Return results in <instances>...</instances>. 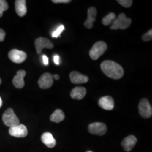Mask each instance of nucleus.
I'll return each instance as SVG.
<instances>
[{"label":"nucleus","mask_w":152,"mask_h":152,"mask_svg":"<svg viewBox=\"0 0 152 152\" xmlns=\"http://www.w3.org/2000/svg\"><path fill=\"white\" fill-rule=\"evenodd\" d=\"M139 112L141 117L144 118L152 117V107L147 99H142L140 100L139 104Z\"/></svg>","instance_id":"nucleus-5"},{"label":"nucleus","mask_w":152,"mask_h":152,"mask_svg":"<svg viewBox=\"0 0 152 152\" xmlns=\"http://www.w3.org/2000/svg\"><path fill=\"white\" fill-rule=\"evenodd\" d=\"M69 77L72 83L74 84H82L88 81V77L84 75H82L78 72L73 71L70 73Z\"/></svg>","instance_id":"nucleus-12"},{"label":"nucleus","mask_w":152,"mask_h":152,"mask_svg":"<svg viewBox=\"0 0 152 152\" xmlns=\"http://www.w3.org/2000/svg\"><path fill=\"white\" fill-rule=\"evenodd\" d=\"M41 140L47 147L53 148L56 145V141L50 132H45L41 136Z\"/></svg>","instance_id":"nucleus-18"},{"label":"nucleus","mask_w":152,"mask_h":152,"mask_svg":"<svg viewBox=\"0 0 152 152\" xmlns=\"http://www.w3.org/2000/svg\"><path fill=\"white\" fill-rule=\"evenodd\" d=\"M116 19V15L114 12H110L107 15L104 17L102 23L104 26H109L112 24Z\"/></svg>","instance_id":"nucleus-20"},{"label":"nucleus","mask_w":152,"mask_h":152,"mask_svg":"<svg viewBox=\"0 0 152 152\" xmlns=\"http://www.w3.org/2000/svg\"><path fill=\"white\" fill-rule=\"evenodd\" d=\"M9 8V5L5 0H0V18L3 15V12Z\"/></svg>","instance_id":"nucleus-21"},{"label":"nucleus","mask_w":152,"mask_h":152,"mask_svg":"<svg viewBox=\"0 0 152 152\" xmlns=\"http://www.w3.org/2000/svg\"><path fill=\"white\" fill-rule=\"evenodd\" d=\"M91 152V151H88V152Z\"/></svg>","instance_id":"nucleus-32"},{"label":"nucleus","mask_w":152,"mask_h":152,"mask_svg":"<svg viewBox=\"0 0 152 152\" xmlns=\"http://www.w3.org/2000/svg\"><path fill=\"white\" fill-rule=\"evenodd\" d=\"M54 82L53 75L50 73H45L40 77L38 83L42 89H48L52 86Z\"/></svg>","instance_id":"nucleus-9"},{"label":"nucleus","mask_w":152,"mask_h":152,"mask_svg":"<svg viewBox=\"0 0 152 152\" xmlns=\"http://www.w3.org/2000/svg\"><path fill=\"white\" fill-rule=\"evenodd\" d=\"M35 48L37 53L40 54L43 49H53L54 48V44L48 38L45 37H38L34 42Z\"/></svg>","instance_id":"nucleus-6"},{"label":"nucleus","mask_w":152,"mask_h":152,"mask_svg":"<svg viewBox=\"0 0 152 152\" xmlns=\"http://www.w3.org/2000/svg\"><path fill=\"white\" fill-rule=\"evenodd\" d=\"M104 73L114 80L121 79L124 75V70L121 65L112 60H105L100 65Z\"/></svg>","instance_id":"nucleus-1"},{"label":"nucleus","mask_w":152,"mask_h":152,"mask_svg":"<svg viewBox=\"0 0 152 152\" xmlns=\"http://www.w3.org/2000/svg\"><path fill=\"white\" fill-rule=\"evenodd\" d=\"M15 10L17 14L19 16H25L27 12L26 0H16L15 2Z\"/></svg>","instance_id":"nucleus-16"},{"label":"nucleus","mask_w":152,"mask_h":152,"mask_svg":"<svg viewBox=\"0 0 152 152\" xmlns=\"http://www.w3.org/2000/svg\"><path fill=\"white\" fill-rule=\"evenodd\" d=\"M108 49V46L104 41H98L92 46L90 51V56L92 60L98 59L105 53Z\"/></svg>","instance_id":"nucleus-3"},{"label":"nucleus","mask_w":152,"mask_h":152,"mask_svg":"<svg viewBox=\"0 0 152 152\" xmlns=\"http://www.w3.org/2000/svg\"><path fill=\"white\" fill-rule=\"evenodd\" d=\"M142 39L144 41H149L152 39V30H149L148 32L143 34L142 36Z\"/></svg>","instance_id":"nucleus-24"},{"label":"nucleus","mask_w":152,"mask_h":152,"mask_svg":"<svg viewBox=\"0 0 152 152\" xmlns=\"http://www.w3.org/2000/svg\"><path fill=\"white\" fill-rule=\"evenodd\" d=\"M26 75V72L24 70L18 71L16 76L12 80L13 85L17 88H22L25 85L24 77Z\"/></svg>","instance_id":"nucleus-14"},{"label":"nucleus","mask_w":152,"mask_h":152,"mask_svg":"<svg viewBox=\"0 0 152 152\" xmlns=\"http://www.w3.org/2000/svg\"><path fill=\"white\" fill-rule=\"evenodd\" d=\"M52 2L55 4H68L71 2V0H53Z\"/></svg>","instance_id":"nucleus-25"},{"label":"nucleus","mask_w":152,"mask_h":152,"mask_svg":"<svg viewBox=\"0 0 152 152\" xmlns=\"http://www.w3.org/2000/svg\"><path fill=\"white\" fill-rule=\"evenodd\" d=\"M8 56L12 62L19 64L26 60L27 55L23 51H20L17 49H13L9 53Z\"/></svg>","instance_id":"nucleus-7"},{"label":"nucleus","mask_w":152,"mask_h":152,"mask_svg":"<svg viewBox=\"0 0 152 152\" xmlns=\"http://www.w3.org/2000/svg\"><path fill=\"white\" fill-rule=\"evenodd\" d=\"M88 131L94 135H104L107 131V127L105 124L102 122H95L91 124L88 127Z\"/></svg>","instance_id":"nucleus-8"},{"label":"nucleus","mask_w":152,"mask_h":152,"mask_svg":"<svg viewBox=\"0 0 152 152\" xmlns=\"http://www.w3.org/2000/svg\"><path fill=\"white\" fill-rule=\"evenodd\" d=\"M64 26L63 25H61L53 33L52 37L54 38H58L59 36H60V34L64 30Z\"/></svg>","instance_id":"nucleus-22"},{"label":"nucleus","mask_w":152,"mask_h":152,"mask_svg":"<svg viewBox=\"0 0 152 152\" xmlns=\"http://www.w3.org/2000/svg\"><path fill=\"white\" fill-rule=\"evenodd\" d=\"M53 78L55 80H58L60 78V77L58 75H53Z\"/></svg>","instance_id":"nucleus-29"},{"label":"nucleus","mask_w":152,"mask_h":152,"mask_svg":"<svg viewBox=\"0 0 152 152\" xmlns=\"http://www.w3.org/2000/svg\"><path fill=\"white\" fill-rule=\"evenodd\" d=\"M117 2H118L121 5L129 8L131 7L132 5V1L131 0H118L117 1Z\"/></svg>","instance_id":"nucleus-23"},{"label":"nucleus","mask_w":152,"mask_h":152,"mask_svg":"<svg viewBox=\"0 0 152 152\" xmlns=\"http://www.w3.org/2000/svg\"><path fill=\"white\" fill-rule=\"evenodd\" d=\"M99 105L102 108L105 110H111L114 108V100L110 96H103L99 99Z\"/></svg>","instance_id":"nucleus-13"},{"label":"nucleus","mask_w":152,"mask_h":152,"mask_svg":"<svg viewBox=\"0 0 152 152\" xmlns=\"http://www.w3.org/2000/svg\"><path fill=\"white\" fill-rule=\"evenodd\" d=\"M132 20L129 18H127L125 14L121 13L117 19L110 26V28L112 30H117L118 29H126L130 26Z\"/></svg>","instance_id":"nucleus-2"},{"label":"nucleus","mask_w":152,"mask_h":152,"mask_svg":"<svg viewBox=\"0 0 152 152\" xmlns=\"http://www.w3.org/2000/svg\"><path fill=\"white\" fill-rule=\"evenodd\" d=\"M42 59H43V62L44 64L45 65H48L49 64V59L48 58L46 55H43L42 56Z\"/></svg>","instance_id":"nucleus-28"},{"label":"nucleus","mask_w":152,"mask_h":152,"mask_svg":"<svg viewBox=\"0 0 152 152\" xmlns=\"http://www.w3.org/2000/svg\"><path fill=\"white\" fill-rule=\"evenodd\" d=\"M86 92V89L84 87H75L71 91V98L76 100H81L85 96Z\"/></svg>","instance_id":"nucleus-17"},{"label":"nucleus","mask_w":152,"mask_h":152,"mask_svg":"<svg viewBox=\"0 0 152 152\" xmlns=\"http://www.w3.org/2000/svg\"><path fill=\"white\" fill-rule=\"evenodd\" d=\"M97 15V10L95 7H90L87 10V18L84 23L85 27L91 29L94 26V23L95 22Z\"/></svg>","instance_id":"nucleus-11"},{"label":"nucleus","mask_w":152,"mask_h":152,"mask_svg":"<svg viewBox=\"0 0 152 152\" xmlns=\"http://www.w3.org/2000/svg\"><path fill=\"white\" fill-rule=\"evenodd\" d=\"M9 132L11 136L15 137H25L28 135V130L26 126L19 124L10 128Z\"/></svg>","instance_id":"nucleus-10"},{"label":"nucleus","mask_w":152,"mask_h":152,"mask_svg":"<svg viewBox=\"0 0 152 152\" xmlns=\"http://www.w3.org/2000/svg\"><path fill=\"white\" fill-rule=\"evenodd\" d=\"M59 60H60L59 56L58 55H55L54 57V61L56 65H58L60 64V61Z\"/></svg>","instance_id":"nucleus-27"},{"label":"nucleus","mask_w":152,"mask_h":152,"mask_svg":"<svg viewBox=\"0 0 152 152\" xmlns=\"http://www.w3.org/2000/svg\"><path fill=\"white\" fill-rule=\"evenodd\" d=\"M2 120L5 125L10 128L20 124V121L11 108L6 110L2 115Z\"/></svg>","instance_id":"nucleus-4"},{"label":"nucleus","mask_w":152,"mask_h":152,"mask_svg":"<svg viewBox=\"0 0 152 152\" xmlns=\"http://www.w3.org/2000/svg\"><path fill=\"white\" fill-rule=\"evenodd\" d=\"M65 118V114L64 112L59 109L55 110L54 113L50 116V120L55 123H59Z\"/></svg>","instance_id":"nucleus-19"},{"label":"nucleus","mask_w":152,"mask_h":152,"mask_svg":"<svg viewBox=\"0 0 152 152\" xmlns=\"http://www.w3.org/2000/svg\"><path fill=\"white\" fill-rule=\"evenodd\" d=\"M6 33L2 29L0 28V42H2L5 40Z\"/></svg>","instance_id":"nucleus-26"},{"label":"nucleus","mask_w":152,"mask_h":152,"mask_svg":"<svg viewBox=\"0 0 152 152\" xmlns=\"http://www.w3.org/2000/svg\"><path fill=\"white\" fill-rule=\"evenodd\" d=\"M2 105V100L1 98V97H0V108L1 107Z\"/></svg>","instance_id":"nucleus-30"},{"label":"nucleus","mask_w":152,"mask_h":152,"mask_svg":"<svg viewBox=\"0 0 152 152\" xmlns=\"http://www.w3.org/2000/svg\"><path fill=\"white\" fill-rule=\"evenodd\" d=\"M1 83H2V81H1V79L0 78V85L1 84Z\"/></svg>","instance_id":"nucleus-31"},{"label":"nucleus","mask_w":152,"mask_h":152,"mask_svg":"<svg viewBox=\"0 0 152 152\" xmlns=\"http://www.w3.org/2000/svg\"><path fill=\"white\" fill-rule=\"evenodd\" d=\"M137 139L134 135L126 137L122 142V145L126 152H130L136 145Z\"/></svg>","instance_id":"nucleus-15"}]
</instances>
